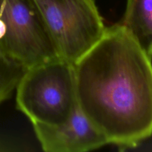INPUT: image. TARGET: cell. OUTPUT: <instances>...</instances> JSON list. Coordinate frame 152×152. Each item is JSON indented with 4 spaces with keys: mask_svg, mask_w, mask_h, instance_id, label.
<instances>
[{
    "mask_svg": "<svg viewBox=\"0 0 152 152\" xmlns=\"http://www.w3.org/2000/svg\"><path fill=\"white\" fill-rule=\"evenodd\" d=\"M77 103L121 150L152 136V57L118 22L74 63Z\"/></svg>",
    "mask_w": 152,
    "mask_h": 152,
    "instance_id": "cell-1",
    "label": "cell"
},
{
    "mask_svg": "<svg viewBox=\"0 0 152 152\" xmlns=\"http://www.w3.org/2000/svg\"><path fill=\"white\" fill-rule=\"evenodd\" d=\"M15 91L16 108L31 123L61 124L78 106L74 64L59 56L27 69Z\"/></svg>",
    "mask_w": 152,
    "mask_h": 152,
    "instance_id": "cell-2",
    "label": "cell"
},
{
    "mask_svg": "<svg viewBox=\"0 0 152 152\" xmlns=\"http://www.w3.org/2000/svg\"><path fill=\"white\" fill-rule=\"evenodd\" d=\"M59 57L74 64L106 26L94 0H34Z\"/></svg>",
    "mask_w": 152,
    "mask_h": 152,
    "instance_id": "cell-3",
    "label": "cell"
},
{
    "mask_svg": "<svg viewBox=\"0 0 152 152\" xmlns=\"http://www.w3.org/2000/svg\"><path fill=\"white\" fill-rule=\"evenodd\" d=\"M0 49L25 70L59 56L34 0H0Z\"/></svg>",
    "mask_w": 152,
    "mask_h": 152,
    "instance_id": "cell-4",
    "label": "cell"
},
{
    "mask_svg": "<svg viewBox=\"0 0 152 152\" xmlns=\"http://www.w3.org/2000/svg\"><path fill=\"white\" fill-rule=\"evenodd\" d=\"M34 133L46 152H85L108 145L103 134L79 106L71 117L59 125L32 123Z\"/></svg>",
    "mask_w": 152,
    "mask_h": 152,
    "instance_id": "cell-5",
    "label": "cell"
},
{
    "mask_svg": "<svg viewBox=\"0 0 152 152\" xmlns=\"http://www.w3.org/2000/svg\"><path fill=\"white\" fill-rule=\"evenodd\" d=\"M120 23L152 57V0H126Z\"/></svg>",
    "mask_w": 152,
    "mask_h": 152,
    "instance_id": "cell-6",
    "label": "cell"
},
{
    "mask_svg": "<svg viewBox=\"0 0 152 152\" xmlns=\"http://www.w3.org/2000/svg\"><path fill=\"white\" fill-rule=\"evenodd\" d=\"M26 71L3 53L0 49V105L15 91L17 83Z\"/></svg>",
    "mask_w": 152,
    "mask_h": 152,
    "instance_id": "cell-7",
    "label": "cell"
}]
</instances>
